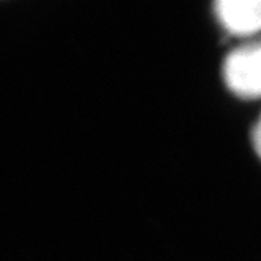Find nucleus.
<instances>
[{
    "label": "nucleus",
    "instance_id": "obj_2",
    "mask_svg": "<svg viewBox=\"0 0 261 261\" xmlns=\"http://www.w3.org/2000/svg\"><path fill=\"white\" fill-rule=\"evenodd\" d=\"M222 25L234 35H252L261 30V0H222L216 4Z\"/></svg>",
    "mask_w": 261,
    "mask_h": 261
},
{
    "label": "nucleus",
    "instance_id": "obj_1",
    "mask_svg": "<svg viewBox=\"0 0 261 261\" xmlns=\"http://www.w3.org/2000/svg\"><path fill=\"white\" fill-rule=\"evenodd\" d=\"M223 79L241 98H261V40L236 47L223 63Z\"/></svg>",
    "mask_w": 261,
    "mask_h": 261
},
{
    "label": "nucleus",
    "instance_id": "obj_3",
    "mask_svg": "<svg viewBox=\"0 0 261 261\" xmlns=\"http://www.w3.org/2000/svg\"><path fill=\"white\" fill-rule=\"evenodd\" d=\"M252 139H253L255 151L261 158V115H259V118H258V121H256V124L253 127V136H252Z\"/></svg>",
    "mask_w": 261,
    "mask_h": 261
}]
</instances>
